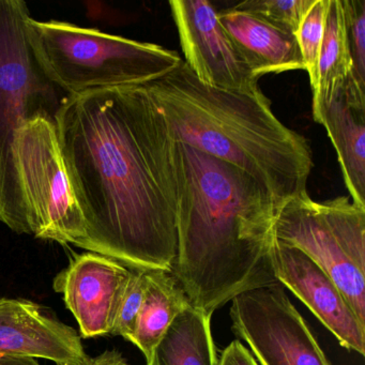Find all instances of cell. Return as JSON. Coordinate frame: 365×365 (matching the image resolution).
Listing matches in <instances>:
<instances>
[{
    "label": "cell",
    "mask_w": 365,
    "mask_h": 365,
    "mask_svg": "<svg viewBox=\"0 0 365 365\" xmlns=\"http://www.w3.org/2000/svg\"><path fill=\"white\" fill-rule=\"evenodd\" d=\"M54 119L84 217L78 247L129 269L172 272L182 158L146 84L66 96Z\"/></svg>",
    "instance_id": "6da1fadb"
},
{
    "label": "cell",
    "mask_w": 365,
    "mask_h": 365,
    "mask_svg": "<svg viewBox=\"0 0 365 365\" xmlns=\"http://www.w3.org/2000/svg\"><path fill=\"white\" fill-rule=\"evenodd\" d=\"M180 151L172 274L190 305L212 317L237 294L279 283L270 259L277 205L236 166L182 143Z\"/></svg>",
    "instance_id": "7a4b0ae2"
},
{
    "label": "cell",
    "mask_w": 365,
    "mask_h": 365,
    "mask_svg": "<svg viewBox=\"0 0 365 365\" xmlns=\"http://www.w3.org/2000/svg\"><path fill=\"white\" fill-rule=\"evenodd\" d=\"M146 86L179 142L247 173L270 193L277 208L307 191L314 166L309 142L273 114L260 89L208 86L183 61Z\"/></svg>",
    "instance_id": "3957f363"
},
{
    "label": "cell",
    "mask_w": 365,
    "mask_h": 365,
    "mask_svg": "<svg viewBox=\"0 0 365 365\" xmlns=\"http://www.w3.org/2000/svg\"><path fill=\"white\" fill-rule=\"evenodd\" d=\"M26 34L40 69L67 96L148 84L182 63L178 53L158 44L71 23L40 22L31 16Z\"/></svg>",
    "instance_id": "277c9868"
},
{
    "label": "cell",
    "mask_w": 365,
    "mask_h": 365,
    "mask_svg": "<svg viewBox=\"0 0 365 365\" xmlns=\"http://www.w3.org/2000/svg\"><path fill=\"white\" fill-rule=\"evenodd\" d=\"M23 0H0V222L31 235L21 187L18 140L38 116H55L63 98L40 69L27 40Z\"/></svg>",
    "instance_id": "5b68a950"
},
{
    "label": "cell",
    "mask_w": 365,
    "mask_h": 365,
    "mask_svg": "<svg viewBox=\"0 0 365 365\" xmlns=\"http://www.w3.org/2000/svg\"><path fill=\"white\" fill-rule=\"evenodd\" d=\"M274 237L318 264L365 324V207L348 196L316 202L302 192L279 205Z\"/></svg>",
    "instance_id": "8992f818"
},
{
    "label": "cell",
    "mask_w": 365,
    "mask_h": 365,
    "mask_svg": "<svg viewBox=\"0 0 365 365\" xmlns=\"http://www.w3.org/2000/svg\"><path fill=\"white\" fill-rule=\"evenodd\" d=\"M18 161L31 236L63 245L85 237V222L66 170L53 116H38L19 135Z\"/></svg>",
    "instance_id": "52a82bcc"
},
{
    "label": "cell",
    "mask_w": 365,
    "mask_h": 365,
    "mask_svg": "<svg viewBox=\"0 0 365 365\" xmlns=\"http://www.w3.org/2000/svg\"><path fill=\"white\" fill-rule=\"evenodd\" d=\"M230 316L258 365H332L279 283L237 294Z\"/></svg>",
    "instance_id": "ba28073f"
},
{
    "label": "cell",
    "mask_w": 365,
    "mask_h": 365,
    "mask_svg": "<svg viewBox=\"0 0 365 365\" xmlns=\"http://www.w3.org/2000/svg\"><path fill=\"white\" fill-rule=\"evenodd\" d=\"M185 65L208 86L226 91H258V78L207 0H172Z\"/></svg>",
    "instance_id": "9c48e42d"
},
{
    "label": "cell",
    "mask_w": 365,
    "mask_h": 365,
    "mask_svg": "<svg viewBox=\"0 0 365 365\" xmlns=\"http://www.w3.org/2000/svg\"><path fill=\"white\" fill-rule=\"evenodd\" d=\"M130 275L131 269L93 252L76 254L56 275L53 287L63 294L81 337L112 333Z\"/></svg>",
    "instance_id": "30bf717a"
},
{
    "label": "cell",
    "mask_w": 365,
    "mask_h": 365,
    "mask_svg": "<svg viewBox=\"0 0 365 365\" xmlns=\"http://www.w3.org/2000/svg\"><path fill=\"white\" fill-rule=\"evenodd\" d=\"M270 259L277 281L309 307L341 347L364 356L365 324L331 277L302 251L275 237Z\"/></svg>",
    "instance_id": "8fae6325"
},
{
    "label": "cell",
    "mask_w": 365,
    "mask_h": 365,
    "mask_svg": "<svg viewBox=\"0 0 365 365\" xmlns=\"http://www.w3.org/2000/svg\"><path fill=\"white\" fill-rule=\"evenodd\" d=\"M0 352L46 359L56 365H82L89 358L78 331L22 299H0Z\"/></svg>",
    "instance_id": "7c38bea8"
},
{
    "label": "cell",
    "mask_w": 365,
    "mask_h": 365,
    "mask_svg": "<svg viewBox=\"0 0 365 365\" xmlns=\"http://www.w3.org/2000/svg\"><path fill=\"white\" fill-rule=\"evenodd\" d=\"M336 151L344 182L354 204L365 207V88L350 80L329 101L313 108Z\"/></svg>",
    "instance_id": "4fadbf2b"
},
{
    "label": "cell",
    "mask_w": 365,
    "mask_h": 365,
    "mask_svg": "<svg viewBox=\"0 0 365 365\" xmlns=\"http://www.w3.org/2000/svg\"><path fill=\"white\" fill-rule=\"evenodd\" d=\"M219 19L258 80L304 70L294 34L237 7L219 11Z\"/></svg>",
    "instance_id": "5bb4252c"
},
{
    "label": "cell",
    "mask_w": 365,
    "mask_h": 365,
    "mask_svg": "<svg viewBox=\"0 0 365 365\" xmlns=\"http://www.w3.org/2000/svg\"><path fill=\"white\" fill-rule=\"evenodd\" d=\"M190 305L172 272L146 271V289L131 343L140 348L146 365H155L158 345L175 318Z\"/></svg>",
    "instance_id": "9a60e30c"
},
{
    "label": "cell",
    "mask_w": 365,
    "mask_h": 365,
    "mask_svg": "<svg viewBox=\"0 0 365 365\" xmlns=\"http://www.w3.org/2000/svg\"><path fill=\"white\" fill-rule=\"evenodd\" d=\"M211 317L187 305L155 349V365H217Z\"/></svg>",
    "instance_id": "2e32d148"
},
{
    "label": "cell",
    "mask_w": 365,
    "mask_h": 365,
    "mask_svg": "<svg viewBox=\"0 0 365 365\" xmlns=\"http://www.w3.org/2000/svg\"><path fill=\"white\" fill-rule=\"evenodd\" d=\"M352 72L343 3L341 0H328L326 27L318 58L317 83L312 91L313 108L329 101L350 80H354Z\"/></svg>",
    "instance_id": "e0dca14e"
},
{
    "label": "cell",
    "mask_w": 365,
    "mask_h": 365,
    "mask_svg": "<svg viewBox=\"0 0 365 365\" xmlns=\"http://www.w3.org/2000/svg\"><path fill=\"white\" fill-rule=\"evenodd\" d=\"M327 4L328 0H315L294 34L312 91L317 83L318 58L326 27Z\"/></svg>",
    "instance_id": "ac0fdd59"
},
{
    "label": "cell",
    "mask_w": 365,
    "mask_h": 365,
    "mask_svg": "<svg viewBox=\"0 0 365 365\" xmlns=\"http://www.w3.org/2000/svg\"><path fill=\"white\" fill-rule=\"evenodd\" d=\"M315 0H250L235 7L262 16L264 20L296 34Z\"/></svg>",
    "instance_id": "d6986e66"
},
{
    "label": "cell",
    "mask_w": 365,
    "mask_h": 365,
    "mask_svg": "<svg viewBox=\"0 0 365 365\" xmlns=\"http://www.w3.org/2000/svg\"><path fill=\"white\" fill-rule=\"evenodd\" d=\"M352 61V78L365 87V0H341Z\"/></svg>",
    "instance_id": "ffe728a7"
},
{
    "label": "cell",
    "mask_w": 365,
    "mask_h": 365,
    "mask_svg": "<svg viewBox=\"0 0 365 365\" xmlns=\"http://www.w3.org/2000/svg\"><path fill=\"white\" fill-rule=\"evenodd\" d=\"M146 289V270L131 269L129 282L123 294L116 322L110 334L120 335L125 341H132L138 314Z\"/></svg>",
    "instance_id": "44dd1931"
},
{
    "label": "cell",
    "mask_w": 365,
    "mask_h": 365,
    "mask_svg": "<svg viewBox=\"0 0 365 365\" xmlns=\"http://www.w3.org/2000/svg\"><path fill=\"white\" fill-rule=\"evenodd\" d=\"M217 365H258V363L251 351L237 339L222 351Z\"/></svg>",
    "instance_id": "7402d4cb"
},
{
    "label": "cell",
    "mask_w": 365,
    "mask_h": 365,
    "mask_svg": "<svg viewBox=\"0 0 365 365\" xmlns=\"http://www.w3.org/2000/svg\"><path fill=\"white\" fill-rule=\"evenodd\" d=\"M82 365H130L117 350H106L95 358H88Z\"/></svg>",
    "instance_id": "603a6c76"
},
{
    "label": "cell",
    "mask_w": 365,
    "mask_h": 365,
    "mask_svg": "<svg viewBox=\"0 0 365 365\" xmlns=\"http://www.w3.org/2000/svg\"><path fill=\"white\" fill-rule=\"evenodd\" d=\"M0 365H41L33 356L0 352Z\"/></svg>",
    "instance_id": "cb8c5ba5"
}]
</instances>
